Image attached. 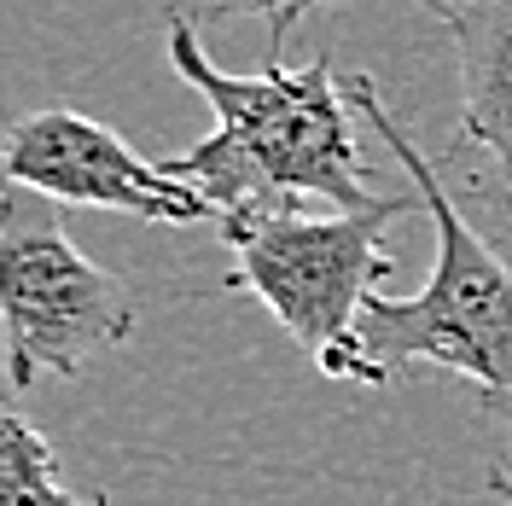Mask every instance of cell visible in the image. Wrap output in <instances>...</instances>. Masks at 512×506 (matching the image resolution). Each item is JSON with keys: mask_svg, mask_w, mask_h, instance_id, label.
<instances>
[{"mask_svg": "<svg viewBox=\"0 0 512 506\" xmlns=\"http://www.w3.org/2000/svg\"><path fill=\"white\" fill-rule=\"evenodd\" d=\"M425 204L414 187L390 192L367 210H338V216H262L222 233L233 268L227 285L251 291L268 315L286 326L297 344L309 349L326 379L384 390L390 373L361 349V315L379 297V280L396 274V256L384 245V227L402 210Z\"/></svg>", "mask_w": 512, "mask_h": 506, "instance_id": "obj_3", "label": "cell"}, {"mask_svg": "<svg viewBox=\"0 0 512 506\" xmlns=\"http://www.w3.org/2000/svg\"><path fill=\"white\" fill-rule=\"evenodd\" d=\"M460 59V146L501 169L512 198V0H419Z\"/></svg>", "mask_w": 512, "mask_h": 506, "instance_id": "obj_6", "label": "cell"}, {"mask_svg": "<svg viewBox=\"0 0 512 506\" xmlns=\"http://www.w3.org/2000/svg\"><path fill=\"white\" fill-rule=\"evenodd\" d=\"M489 495L512 506V466H495V472H489Z\"/></svg>", "mask_w": 512, "mask_h": 506, "instance_id": "obj_9", "label": "cell"}, {"mask_svg": "<svg viewBox=\"0 0 512 506\" xmlns=\"http://www.w3.org/2000/svg\"><path fill=\"white\" fill-rule=\"evenodd\" d=\"M355 117L390 146V158L408 169V187L425 198V216L437 227V262L419 297H373L361 315V349L384 373L396 367H443L466 379L512 425V262L483 239L472 216L454 204V192L437 175V158H425L408 128L390 117L379 82L350 76L344 82Z\"/></svg>", "mask_w": 512, "mask_h": 506, "instance_id": "obj_2", "label": "cell"}, {"mask_svg": "<svg viewBox=\"0 0 512 506\" xmlns=\"http://www.w3.org/2000/svg\"><path fill=\"white\" fill-rule=\"evenodd\" d=\"M140 303L111 268H99L64 227V210L30 187L0 198V344L6 379L30 390L41 379H70L94 355L134 338Z\"/></svg>", "mask_w": 512, "mask_h": 506, "instance_id": "obj_4", "label": "cell"}, {"mask_svg": "<svg viewBox=\"0 0 512 506\" xmlns=\"http://www.w3.org/2000/svg\"><path fill=\"white\" fill-rule=\"evenodd\" d=\"M6 181L41 192L53 204H94V210H123L140 222H216L204 192H192L169 163L140 158L117 128L64 111V105H47L12 123Z\"/></svg>", "mask_w": 512, "mask_h": 506, "instance_id": "obj_5", "label": "cell"}, {"mask_svg": "<svg viewBox=\"0 0 512 506\" xmlns=\"http://www.w3.org/2000/svg\"><path fill=\"white\" fill-rule=\"evenodd\" d=\"M169 64L216 111V128L169 158V169L192 192H204L222 233L303 210V198L332 210L379 204L361 175L355 105L350 94H338L326 53H315L303 70L262 64V76H233L210 64L198 24L169 18Z\"/></svg>", "mask_w": 512, "mask_h": 506, "instance_id": "obj_1", "label": "cell"}, {"mask_svg": "<svg viewBox=\"0 0 512 506\" xmlns=\"http://www.w3.org/2000/svg\"><path fill=\"white\" fill-rule=\"evenodd\" d=\"M338 6H355V0H169V18H187V24H204V18H262L268 24V64H280L291 24L309 18V12H338Z\"/></svg>", "mask_w": 512, "mask_h": 506, "instance_id": "obj_8", "label": "cell"}, {"mask_svg": "<svg viewBox=\"0 0 512 506\" xmlns=\"http://www.w3.org/2000/svg\"><path fill=\"white\" fill-rule=\"evenodd\" d=\"M0 506H82L64 489L47 437L24 413L0 419Z\"/></svg>", "mask_w": 512, "mask_h": 506, "instance_id": "obj_7", "label": "cell"}, {"mask_svg": "<svg viewBox=\"0 0 512 506\" xmlns=\"http://www.w3.org/2000/svg\"><path fill=\"white\" fill-rule=\"evenodd\" d=\"M94 506H111V501H105V495H94Z\"/></svg>", "mask_w": 512, "mask_h": 506, "instance_id": "obj_10", "label": "cell"}]
</instances>
